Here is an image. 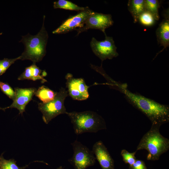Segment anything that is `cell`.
I'll list each match as a JSON object with an SVG mask.
<instances>
[{"mask_svg": "<svg viewBox=\"0 0 169 169\" xmlns=\"http://www.w3.org/2000/svg\"><path fill=\"white\" fill-rule=\"evenodd\" d=\"M106 84L122 93L130 104L144 114L152 125L160 127L169 121V106L160 104L138 93H133L127 88L126 83L116 81L109 77Z\"/></svg>", "mask_w": 169, "mask_h": 169, "instance_id": "cell-1", "label": "cell"}, {"mask_svg": "<svg viewBox=\"0 0 169 169\" xmlns=\"http://www.w3.org/2000/svg\"><path fill=\"white\" fill-rule=\"evenodd\" d=\"M45 17L44 15L42 27L36 34L28 33L22 36L20 42L23 44L25 48L19 56L20 59L29 60L36 63L41 61L45 55L49 35L44 26Z\"/></svg>", "mask_w": 169, "mask_h": 169, "instance_id": "cell-2", "label": "cell"}, {"mask_svg": "<svg viewBox=\"0 0 169 169\" xmlns=\"http://www.w3.org/2000/svg\"><path fill=\"white\" fill-rule=\"evenodd\" d=\"M160 127L152 125L150 129L141 139L136 151L145 149L147 151L148 160H158L160 156L169 149V140L160 133Z\"/></svg>", "mask_w": 169, "mask_h": 169, "instance_id": "cell-3", "label": "cell"}, {"mask_svg": "<svg viewBox=\"0 0 169 169\" xmlns=\"http://www.w3.org/2000/svg\"><path fill=\"white\" fill-rule=\"evenodd\" d=\"M66 114L70 119L77 135L85 132L96 133L106 129L105 120L96 112L90 110L67 112Z\"/></svg>", "mask_w": 169, "mask_h": 169, "instance_id": "cell-4", "label": "cell"}, {"mask_svg": "<svg viewBox=\"0 0 169 169\" xmlns=\"http://www.w3.org/2000/svg\"><path fill=\"white\" fill-rule=\"evenodd\" d=\"M68 95V91L61 87L59 92H56L54 98L52 100L46 103L38 104V109L43 114V120L45 123L48 124L59 115L66 114L64 102Z\"/></svg>", "mask_w": 169, "mask_h": 169, "instance_id": "cell-5", "label": "cell"}, {"mask_svg": "<svg viewBox=\"0 0 169 169\" xmlns=\"http://www.w3.org/2000/svg\"><path fill=\"white\" fill-rule=\"evenodd\" d=\"M71 145L74 154L68 161L74 169H86L94 165L96 159L92 150L77 140Z\"/></svg>", "mask_w": 169, "mask_h": 169, "instance_id": "cell-6", "label": "cell"}, {"mask_svg": "<svg viewBox=\"0 0 169 169\" xmlns=\"http://www.w3.org/2000/svg\"><path fill=\"white\" fill-rule=\"evenodd\" d=\"M104 34V40L99 41L93 37L90 42V46L93 52L102 62L107 59H112L119 55L113 38L107 36L105 33Z\"/></svg>", "mask_w": 169, "mask_h": 169, "instance_id": "cell-7", "label": "cell"}, {"mask_svg": "<svg viewBox=\"0 0 169 169\" xmlns=\"http://www.w3.org/2000/svg\"><path fill=\"white\" fill-rule=\"evenodd\" d=\"M94 12L88 7H85L84 10L78 12L76 14L69 15L57 28L52 32V33L65 34L82 28L86 20Z\"/></svg>", "mask_w": 169, "mask_h": 169, "instance_id": "cell-8", "label": "cell"}, {"mask_svg": "<svg viewBox=\"0 0 169 169\" xmlns=\"http://www.w3.org/2000/svg\"><path fill=\"white\" fill-rule=\"evenodd\" d=\"M113 23L111 14L94 12L86 20L83 27L76 30L77 32L76 36L89 29H99L104 33L105 29L112 26Z\"/></svg>", "mask_w": 169, "mask_h": 169, "instance_id": "cell-9", "label": "cell"}, {"mask_svg": "<svg viewBox=\"0 0 169 169\" xmlns=\"http://www.w3.org/2000/svg\"><path fill=\"white\" fill-rule=\"evenodd\" d=\"M65 78L68 95L73 99L83 100L89 97L88 90L89 86L86 85L83 79L74 78L69 73L66 74Z\"/></svg>", "mask_w": 169, "mask_h": 169, "instance_id": "cell-10", "label": "cell"}, {"mask_svg": "<svg viewBox=\"0 0 169 169\" xmlns=\"http://www.w3.org/2000/svg\"><path fill=\"white\" fill-rule=\"evenodd\" d=\"M16 96L13 103L9 106L0 108V109L4 110L10 108H15L19 111V114L23 115L25 111L26 105L32 100L36 90L34 88L14 89Z\"/></svg>", "mask_w": 169, "mask_h": 169, "instance_id": "cell-11", "label": "cell"}, {"mask_svg": "<svg viewBox=\"0 0 169 169\" xmlns=\"http://www.w3.org/2000/svg\"><path fill=\"white\" fill-rule=\"evenodd\" d=\"M92 151L102 169H114V161L107 148L101 141L93 145Z\"/></svg>", "mask_w": 169, "mask_h": 169, "instance_id": "cell-12", "label": "cell"}, {"mask_svg": "<svg viewBox=\"0 0 169 169\" xmlns=\"http://www.w3.org/2000/svg\"><path fill=\"white\" fill-rule=\"evenodd\" d=\"M164 19L160 23L156 31L157 42L160 46L164 47L163 49L169 46V9L164 13Z\"/></svg>", "mask_w": 169, "mask_h": 169, "instance_id": "cell-13", "label": "cell"}, {"mask_svg": "<svg viewBox=\"0 0 169 169\" xmlns=\"http://www.w3.org/2000/svg\"><path fill=\"white\" fill-rule=\"evenodd\" d=\"M46 75V71L40 69L36 65V63H33L31 65L26 68L24 71L18 79L19 80L28 79L33 81L40 80L44 83L47 81L44 78Z\"/></svg>", "mask_w": 169, "mask_h": 169, "instance_id": "cell-14", "label": "cell"}, {"mask_svg": "<svg viewBox=\"0 0 169 169\" xmlns=\"http://www.w3.org/2000/svg\"><path fill=\"white\" fill-rule=\"evenodd\" d=\"M127 6L128 10L133 18L134 23H137L140 15L146 10L144 0H129Z\"/></svg>", "mask_w": 169, "mask_h": 169, "instance_id": "cell-15", "label": "cell"}, {"mask_svg": "<svg viewBox=\"0 0 169 169\" xmlns=\"http://www.w3.org/2000/svg\"><path fill=\"white\" fill-rule=\"evenodd\" d=\"M56 92L44 86H42L36 90L35 94L43 103H46L52 100L54 98Z\"/></svg>", "mask_w": 169, "mask_h": 169, "instance_id": "cell-16", "label": "cell"}, {"mask_svg": "<svg viewBox=\"0 0 169 169\" xmlns=\"http://www.w3.org/2000/svg\"><path fill=\"white\" fill-rule=\"evenodd\" d=\"M54 9L60 8L65 10L75 11L77 12L84 10L85 7L78 6L72 2L67 0H58L53 3Z\"/></svg>", "mask_w": 169, "mask_h": 169, "instance_id": "cell-17", "label": "cell"}, {"mask_svg": "<svg viewBox=\"0 0 169 169\" xmlns=\"http://www.w3.org/2000/svg\"><path fill=\"white\" fill-rule=\"evenodd\" d=\"M146 10L154 16L156 20H158L160 16L158 9L160 7L159 2L157 0H144Z\"/></svg>", "mask_w": 169, "mask_h": 169, "instance_id": "cell-18", "label": "cell"}, {"mask_svg": "<svg viewBox=\"0 0 169 169\" xmlns=\"http://www.w3.org/2000/svg\"><path fill=\"white\" fill-rule=\"evenodd\" d=\"M16 162L14 159H5L2 154L0 156V169H24L27 166L19 167Z\"/></svg>", "mask_w": 169, "mask_h": 169, "instance_id": "cell-19", "label": "cell"}, {"mask_svg": "<svg viewBox=\"0 0 169 169\" xmlns=\"http://www.w3.org/2000/svg\"><path fill=\"white\" fill-rule=\"evenodd\" d=\"M156 20L152 15L146 10L139 16L138 21L142 25L146 26H151L155 23Z\"/></svg>", "mask_w": 169, "mask_h": 169, "instance_id": "cell-20", "label": "cell"}, {"mask_svg": "<svg viewBox=\"0 0 169 169\" xmlns=\"http://www.w3.org/2000/svg\"><path fill=\"white\" fill-rule=\"evenodd\" d=\"M19 59V56L14 59L4 58L0 60V76L3 74L11 65Z\"/></svg>", "mask_w": 169, "mask_h": 169, "instance_id": "cell-21", "label": "cell"}, {"mask_svg": "<svg viewBox=\"0 0 169 169\" xmlns=\"http://www.w3.org/2000/svg\"><path fill=\"white\" fill-rule=\"evenodd\" d=\"M136 152V151L130 153L125 149H123L121 151L120 154L125 163L128 164L130 166L134 163L136 160L135 155Z\"/></svg>", "mask_w": 169, "mask_h": 169, "instance_id": "cell-22", "label": "cell"}, {"mask_svg": "<svg viewBox=\"0 0 169 169\" xmlns=\"http://www.w3.org/2000/svg\"><path fill=\"white\" fill-rule=\"evenodd\" d=\"M0 89L5 94L13 101L15 99L16 96L15 92L8 84L0 80Z\"/></svg>", "mask_w": 169, "mask_h": 169, "instance_id": "cell-23", "label": "cell"}, {"mask_svg": "<svg viewBox=\"0 0 169 169\" xmlns=\"http://www.w3.org/2000/svg\"><path fill=\"white\" fill-rule=\"evenodd\" d=\"M129 168L130 169H148L144 161L140 160H136Z\"/></svg>", "mask_w": 169, "mask_h": 169, "instance_id": "cell-24", "label": "cell"}, {"mask_svg": "<svg viewBox=\"0 0 169 169\" xmlns=\"http://www.w3.org/2000/svg\"><path fill=\"white\" fill-rule=\"evenodd\" d=\"M56 169H64L62 166H60L58 167Z\"/></svg>", "mask_w": 169, "mask_h": 169, "instance_id": "cell-25", "label": "cell"}, {"mask_svg": "<svg viewBox=\"0 0 169 169\" xmlns=\"http://www.w3.org/2000/svg\"><path fill=\"white\" fill-rule=\"evenodd\" d=\"M3 34L2 32H0V36Z\"/></svg>", "mask_w": 169, "mask_h": 169, "instance_id": "cell-26", "label": "cell"}]
</instances>
